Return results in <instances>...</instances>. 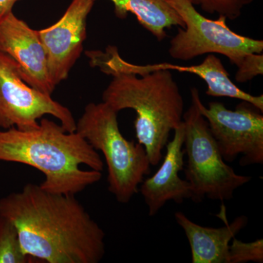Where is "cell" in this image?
I'll return each mask as SVG.
<instances>
[{"label":"cell","mask_w":263,"mask_h":263,"mask_svg":"<svg viewBox=\"0 0 263 263\" xmlns=\"http://www.w3.org/2000/svg\"><path fill=\"white\" fill-rule=\"evenodd\" d=\"M0 216L16 229L26 255L48 263H98L105 254L104 230L75 195L27 183L0 198Z\"/></svg>","instance_id":"cell-1"},{"label":"cell","mask_w":263,"mask_h":263,"mask_svg":"<svg viewBox=\"0 0 263 263\" xmlns=\"http://www.w3.org/2000/svg\"><path fill=\"white\" fill-rule=\"evenodd\" d=\"M31 130L0 131V161L27 164L44 174L40 184L50 193L75 195L102 179L103 161L76 132L46 118Z\"/></svg>","instance_id":"cell-2"},{"label":"cell","mask_w":263,"mask_h":263,"mask_svg":"<svg viewBox=\"0 0 263 263\" xmlns=\"http://www.w3.org/2000/svg\"><path fill=\"white\" fill-rule=\"evenodd\" d=\"M171 71L155 70L141 76L114 72L102 97L117 113L124 109L136 111V138L152 166L160 164L171 132L183 123L184 102Z\"/></svg>","instance_id":"cell-3"},{"label":"cell","mask_w":263,"mask_h":263,"mask_svg":"<svg viewBox=\"0 0 263 263\" xmlns=\"http://www.w3.org/2000/svg\"><path fill=\"white\" fill-rule=\"evenodd\" d=\"M117 114L104 102L88 104L76 122V132L103 153L108 167V191L118 202L128 203L150 174L152 165L144 147L123 136Z\"/></svg>","instance_id":"cell-4"},{"label":"cell","mask_w":263,"mask_h":263,"mask_svg":"<svg viewBox=\"0 0 263 263\" xmlns=\"http://www.w3.org/2000/svg\"><path fill=\"white\" fill-rule=\"evenodd\" d=\"M184 125L183 149L187 157L184 169L186 181L191 185L195 202L204 199L231 200L237 189L252 179L235 172L223 159L206 119L196 104H192L183 115Z\"/></svg>","instance_id":"cell-5"},{"label":"cell","mask_w":263,"mask_h":263,"mask_svg":"<svg viewBox=\"0 0 263 263\" xmlns=\"http://www.w3.org/2000/svg\"><path fill=\"white\" fill-rule=\"evenodd\" d=\"M184 24L170 41L168 53L187 62L204 54H221L238 67L249 53H262L263 41L240 35L227 25V19L212 20L199 13L190 0H167Z\"/></svg>","instance_id":"cell-6"},{"label":"cell","mask_w":263,"mask_h":263,"mask_svg":"<svg viewBox=\"0 0 263 263\" xmlns=\"http://www.w3.org/2000/svg\"><path fill=\"white\" fill-rule=\"evenodd\" d=\"M191 100L206 119L209 129L226 162L240 156V165L263 163V116L247 102L229 110L219 102L202 103L198 89H191Z\"/></svg>","instance_id":"cell-7"},{"label":"cell","mask_w":263,"mask_h":263,"mask_svg":"<svg viewBox=\"0 0 263 263\" xmlns=\"http://www.w3.org/2000/svg\"><path fill=\"white\" fill-rule=\"evenodd\" d=\"M46 115L58 119L66 131L76 132L72 112L51 95L27 84L15 62L0 52V127L31 130L39 127V120Z\"/></svg>","instance_id":"cell-8"},{"label":"cell","mask_w":263,"mask_h":263,"mask_svg":"<svg viewBox=\"0 0 263 263\" xmlns=\"http://www.w3.org/2000/svg\"><path fill=\"white\" fill-rule=\"evenodd\" d=\"M95 3V0H72L57 23L38 30L47 57L50 78L55 86L67 79L82 53L86 20Z\"/></svg>","instance_id":"cell-9"},{"label":"cell","mask_w":263,"mask_h":263,"mask_svg":"<svg viewBox=\"0 0 263 263\" xmlns=\"http://www.w3.org/2000/svg\"><path fill=\"white\" fill-rule=\"evenodd\" d=\"M0 52L15 62L22 79L34 89L48 95L56 89L50 78L39 32L13 12L0 22Z\"/></svg>","instance_id":"cell-10"},{"label":"cell","mask_w":263,"mask_h":263,"mask_svg":"<svg viewBox=\"0 0 263 263\" xmlns=\"http://www.w3.org/2000/svg\"><path fill=\"white\" fill-rule=\"evenodd\" d=\"M184 125L183 122L174 129L172 141L166 145V154L162 165L153 176L144 179L140 192L148 207V215L155 216L167 202L181 203L192 199L191 185L179 176L184 166Z\"/></svg>","instance_id":"cell-11"},{"label":"cell","mask_w":263,"mask_h":263,"mask_svg":"<svg viewBox=\"0 0 263 263\" xmlns=\"http://www.w3.org/2000/svg\"><path fill=\"white\" fill-rule=\"evenodd\" d=\"M175 219L184 232L191 248L193 263H229V246L233 238L248 224L245 215L221 228H209L194 222L183 212L175 213Z\"/></svg>","instance_id":"cell-12"},{"label":"cell","mask_w":263,"mask_h":263,"mask_svg":"<svg viewBox=\"0 0 263 263\" xmlns=\"http://www.w3.org/2000/svg\"><path fill=\"white\" fill-rule=\"evenodd\" d=\"M162 70H177L199 76L207 84L205 94L214 98L238 99L253 105L263 112V95L254 96L246 92L236 86L230 79V75L220 59L215 54H208L200 65L179 66L172 64H158Z\"/></svg>","instance_id":"cell-13"},{"label":"cell","mask_w":263,"mask_h":263,"mask_svg":"<svg viewBox=\"0 0 263 263\" xmlns=\"http://www.w3.org/2000/svg\"><path fill=\"white\" fill-rule=\"evenodd\" d=\"M95 2L97 0H95ZM114 5L118 18H127L129 13L136 17L138 23L152 33L157 41L167 37L166 31L173 27L184 28L182 19L167 0H109Z\"/></svg>","instance_id":"cell-14"},{"label":"cell","mask_w":263,"mask_h":263,"mask_svg":"<svg viewBox=\"0 0 263 263\" xmlns=\"http://www.w3.org/2000/svg\"><path fill=\"white\" fill-rule=\"evenodd\" d=\"M32 259L22 251L13 223L0 216V263L33 262Z\"/></svg>","instance_id":"cell-15"},{"label":"cell","mask_w":263,"mask_h":263,"mask_svg":"<svg viewBox=\"0 0 263 263\" xmlns=\"http://www.w3.org/2000/svg\"><path fill=\"white\" fill-rule=\"evenodd\" d=\"M205 13L218 14L229 20L239 18L246 7L252 4L254 0H190Z\"/></svg>","instance_id":"cell-16"},{"label":"cell","mask_w":263,"mask_h":263,"mask_svg":"<svg viewBox=\"0 0 263 263\" xmlns=\"http://www.w3.org/2000/svg\"><path fill=\"white\" fill-rule=\"evenodd\" d=\"M229 263L263 262V240L253 242L241 241L233 238L229 246Z\"/></svg>","instance_id":"cell-17"},{"label":"cell","mask_w":263,"mask_h":263,"mask_svg":"<svg viewBox=\"0 0 263 263\" xmlns=\"http://www.w3.org/2000/svg\"><path fill=\"white\" fill-rule=\"evenodd\" d=\"M235 73V81L245 84L263 74L262 53H249L243 58Z\"/></svg>","instance_id":"cell-18"},{"label":"cell","mask_w":263,"mask_h":263,"mask_svg":"<svg viewBox=\"0 0 263 263\" xmlns=\"http://www.w3.org/2000/svg\"><path fill=\"white\" fill-rule=\"evenodd\" d=\"M20 0H0V22L13 12V6Z\"/></svg>","instance_id":"cell-19"}]
</instances>
